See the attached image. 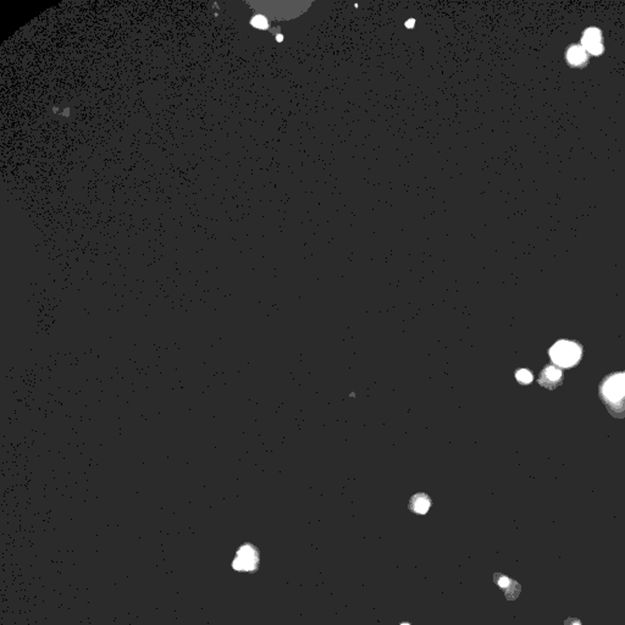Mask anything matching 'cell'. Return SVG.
<instances>
[{"label": "cell", "mask_w": 625, "mask_h": 625, "mask_svg": "<svg viewBox=\"0 0 625 625\" xmlns=\"http://www.w3.org/2000/svg\"><path fill=\"white\" fill-rule=\"evenodd\" d=\"M598 397L615 419H625V370L609 373L598 385Z\"/></svg>", "instance_id": "1"}, {"label": "cell", "mask_w": 625, "mask_h": 625, "mask_svg": "<svg viewBox=\"0 0 625 625\" xmlns=\"http://www.w3.org/2000/svg\"><path fill=\"white\" fill-rule=\"evenodd\" d=\"M551 364L562 370L577 368L584 358V346L579 341L571 338H559L549 348Z\"/></svg>", "instance_id": "2"}, {"label": "cell", "mask_w": 625, "mask_h": 625, "mask_svg": "<svg viewBox=\"0 0 625 625\" xmlns=\"http://www.w3.org/2000/svg\"><path fill=\"white\" fill-rule=\"evenodd\" d=\"M261 564V555L255 546L247 543L243 544L237 552V557L233 562V568L241 571H255Z\"/></svg>", "instance_id": "3"}, {"label": "cell", "mask_w": 625, "mask_h": 625, "mask_svg": "<svg viewBox=\"0 0 625 625\" xmlns=\"http://www.w3.org/2000/svg\"><path fill=\"white\" fill-rule=\"evenodd\" d=\"M563 381H564V371L553 364L544 365L537 375V385L550 391L562 386Z\"/></svg>", "instance_id": "4"}, {"label": "cell", "mask_w": 625, "mask_h": 625, "mask_svg": "<svg viewBox=\"0 0 625 625\" xmlns=\"http://www.w3.org/2000/svg\"><path fill=\"white\" fill-rule=\"evenodd\" d=\"M493 583L498 586V589L503 591L507 601H515L522 593V585L518 581L512 579L508 575L503 573L493 574Z\"/></svg>", "instance_id": "5"}, {"label": "cell", "mask_w": 625, "mask_h": 625, "mask_svg": "<svg viewBox=\"0 0 625 625\" xmlns=\"http://www.w3.org/2000/svg\"><path fill=\"white\" fill-rule=\"evenodd\" d=\"M432 498L426 492H416L411 494L408 502V509L418 516H425L432 508Z\"/></svg>", "instance_id": "6"}, {"label": "cell", "mask_w": 625, "mask_h": 625, "mask_svg": "<svg viewBox=\"0 0 625 625\" xmlns=\"http://www.w3.org/2000/svg\"><path fill=\"white\" fill-rule=\"evenodd\" d=\"M583 45L585 50L590 51L591 54H601L603 51V45L601 44V32L597 29L587 30L584 35Z\"/></svg>", "instance_id": "7"}, {"label": "cell", "mask_w": 625, "mask_h": 625, "mask_svg": "<svg viewBox=\"0 0 625 625\" xmlns=\"http://www.w3.org/2000/svg\"><path fill=\"white\" fill-rule=\"evenodd\" d=\"M515 381L522 386H529L535 381V374L529 368H519L514 371Z\"/></svg>", "instance_id": "8"}, {"label": "cell", "mask_w": 625, "mask_h": 625, "mask_svg": "<svg viewBox=\"0 0 625 625\" xmlns=\"http://www.w3.org/2000/svg\"><path fill=\"white\" fill-rule=\"evenodd\" d=\"M568 61L571 65H581L586 61V50L584 46H571L567 55Z\"/></svg>", "instance_id": "9"}, {"label": "cell", "mask_w": 625, "mask_h": 625, "mask_svg": "<svg viewBox=\"0 0 625 625\" xmlns=\"http://www.w3.org/2000/svg\"><path fill=\"white\" fill-rule=\"evenodd\" d=\"M252 24L256 29L259 30H267L269 23L268 20L264 16H262V15H258V16H254L252 18Z\"/></svg>", "instance_id": "10"}, {"label": "cell", "mask_w": 625, "mask_h": 625, "mask_svg": "<svg viewBox=\"0 0 625 625\" xmlns=\"http://www.w3.org/2000/svg\"><path fill=\"white\" fill-rule=\"evenodd\" d=\"M564 625H583V621H581L579 618L571 617L564 620Z\"/></svg>", "instance_id": "11"}, {"label": "cell", "mask_w": 625, "mask_h": 625, "mask_svg": "<svg viewBox=\"0 0 625 625\" xmlns=\"http://www.w3.org/2000/svg\"><path fill=\"white\" fill-rule=\"evenodd\" d=\"M404 24H405V27H408V29H411V27L415 24V20H414V18H410V20H408Z\"/></svg>", "instance_id": "12"}, {"label": "cell", "mask_w": 625, "mask_h": 625, "mask_svg": "<svg viewBox=\"0 0 625 625\" xmlns=\"http://www.w3.org/2000/svg\"><path fill=\"white\" fill-rule=\"evenodd\" d=\"M276 41H277V42H282V41H283V37H282V35H277V37H276Z\"/></svg>", "instance_id": "13"}, {"label": "cell", "mask_w": 625, "mask_h": 625, "mask_svg": "<svg viewBox=\"0 0 625 625\" xmlns=\"http://www.w3.org/2000/svg\"><path fill=\"white\" fill-rule=\"evenodd\" d=\"M400 625H411V623L410 621H402V623H400Z\"/></svg>", "instance_id": "14"}, {"label": "cell", "mask_w": 625, "mask_h": 625, "mask_svg": "<svg viewBox=\"0 0 625 625\" xmlns=\"http://www.w3.org/2000/svg\"><path fill=\"white\" fill-rule=\"evenodd\" d=\"M349 397H351V398H355V394H354V392H351V394H349Z\"/></svg>", "instance_id": "15"}]
</instances>
